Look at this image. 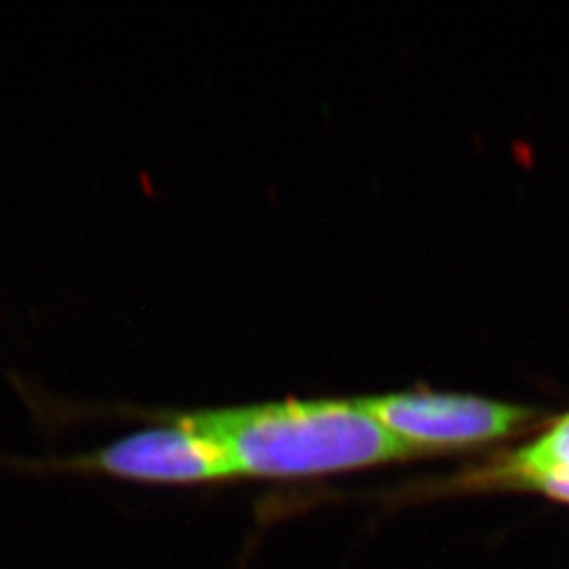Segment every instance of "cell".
I'll list each match as a JSON object with an SVG mask.
<instances>
[{"mask_svg": "<svg viewBox=\"0 0 569 569\" xmlns=\"http://www.w3.org/2000/svg\"><path fill=\"white\" fill-rule=\"evenodd\" d=\"M183 418L224 446L239 477L302 479L376 467L413 453L359 399H289L199 409Z\"/></svg>", "mask_w": 569, "mask_h": 569, "instance_id": "1", "label": "cell"}, {"mask_svg": "<svg viewBox=\"0 0 569 569\" xmlns=\"http://www.w3.org/2000/svg\"><path fill=\"white\" fill-rule=\"evenodd\" d=\"M66 467L164 486H197L239 477L224 446L192 427L183 413H173L161 427L143 428L98 451L74 456Z\"/></svg>", "mask_w": 569, "mask_h": 569, "instance_id": "2", "label": "cell"}, {"mask_svg": "<svg viewBox=\"0 0 569 569\" xmlns=\"http://www.w3.org/2000/svg\"><path fill=\"white\" fill-rule=\"evenodd\" d=\"M367 411L416 451L496 441L528 420V409L465 395L397 392L359 399Z\"/></svg>", "mask_w": 569, "mask_h": 569, "instance_id": "3", "label": "cell"}, {"mask_svg": "<svg viewBox=\"0 0 569 569\" xmlns=\"http://www.w3.org/2000/svg\"><path fill=\"white\" fill-rule=\"evenodd\" d=\"M542 472H569V416L559 420L538 441L510 456L507 467L500 468V477L515 486H521L529 477Z\"/></svg>", "mask_w": 569, "mask_h": 569, "instance_id": "4", "label": "cell"}, {"mask_svg": "<svg viewBox=\"0 0 569 569\" xmlns=\"http://www.w3.org/2000/svg\"><path fill=\"white\" fill-rule=\"evenodd\" d=\"M521 486L538 489L561 502H569V472H542V475L529 477Z\"/></svg>", "mask_w": 569, "mask_h": 569, "instance_id": "5", "label": "cell"}]
</instances>
